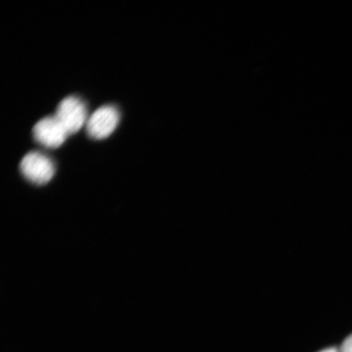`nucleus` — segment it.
Listing matches in <instances>:
<instances>
[{
	"instance_id": "1",
	"label": "nucleus",
	"mask_w": 352,
	"mask_h": 352,
	"mask_svg": "<svg viewBox=\"0 0 352 352\" xmlns=\"http://www.w3.org/2000/svg\"><path fill=\"white\" fill-rule=\"evenodd\" d=\"M20 170L28 182L43 186L54 177L56 169L51 158L42 153L30 152L22 158Z\"/></svg>"
},
{
	"instance_id": "2",
	"label": "nucleus",
	"mask_w": 352,
	"mask_h": 352,
	"mask_svg": "<svg viewBox=\"0 0 352 352\" xmlns=\"http://www.w3.org/2000/svg\"><path fill=\"white\" fill-rule=\"evenodd\" d=\"M56 118L63 124L69 135L76 133L85 124L86 104L76 96H68L61 100L57 107Z\"/></svg>"
},
{
	"instance_id": "3",
	"label": "nucleus",
	"mask_w": 352,
	"mask_h": 352,
	"mask_svg": "<svg viewBox=\"0 0 352 352\" xmlns=\"http://www.w3.org/2000/svg\"><path fill=\"white\" fill-rule=\"evenodd\" d=\"M120 113L113 105H104L96 109L87 122V133L94 140L109 138L116 129Z\"/></svg>"
},
{
	"instance_id": "4",
	"label": "nucleus",
	"mask_w": 352,
	"mask_h": 352,
	"mask_svg": "<svg viewBox=\"0 0 352 352\" xmlns=\"http://www.w3.org/2000/svg\"><path fill=\"white\" fill-rule=\"evenodd\" d=\"M33 134L38 143L50 148L61 146L69 135L56 116L39 120L34 126Z\"/></svg>"
},
{
	"instance_id": "5",
	"label": "nucleus",
	"mask_w": 352,
	"mask_h": 352,
	"mask_svg": "<svg viewBox=\"0 0 352 352\" xmlns=\"http://www.w3.org/2000/svg\"><path fill=\"white\" fill-rule=\"evenodd\" d=\"M340 352H352V333L342 342Z\"/></svg>"
},
{
	"instance_id": "6",
	"label": "nucleus",
	"mask_w": 352,
	"mask_h": 352,
	"mask_svg": "<svg viewBox=\"0 0 352 352\" xmlns=\"http://www.w3.org/2000/svg\"><path fill=\"white\" fill-rule=\"evenodd\" d=\"M319 352H340L334 347H330V349H324L323 351H320Z\"/></svg>"
}]
</instances>
